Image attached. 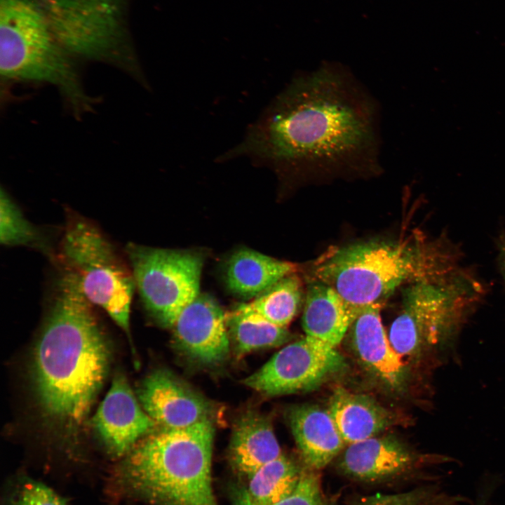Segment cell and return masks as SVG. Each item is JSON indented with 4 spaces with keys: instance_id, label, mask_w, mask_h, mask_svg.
<instances>
[{
    "instance_id": "1",
    "label": "cell",
    "mask_w": 505,
    "mask_h": 505,
    "mask_svg": "<svg viewBox=\"0 0 505 505\" xmlns=\"http://www.w3.org/2000/svg\"><path fill=\"white\" fill-rule=\"evenodd\" d=\"M381 115L375 97L346 67L326 62L297 74L217 158L246 157L286 184L381 170Z\"/></svg>"
},
{
    "instance_id": "2",
    "label": "cell",
    "mask_w": 505,
    "mask_h": 505,
    "mask_svg": "<svg viewBox=\"0 0 505 505\" xmlns=\"http://www.w3.org/2000/svg\"><path fill=\"white\" fill-rule=\"evenodd\" d=\"M36 344L34 390L45 420L73 437L88 416L108 371L109 351L93 304L62 267Z\"/></svg>"
},
{
    "instance_id": "3",
    "label": "cell",
    "mask_w": 505,
    "mask_h": 505,
    "mask_svg": "<svg viewBox=\"0 0 505 505\" xmlns=\"http://www.w3.org/2000/svg\"><path fill=\"white\" fill-rule=\"evenodd\" d=\"M212 419L154 430L125 455L117 478L152 505H218L212 483Z\"/></svg>"
},
{
    "instance_id": "4",
    "label": "cell",
    "mask_w": 505,
    "mask_h": 505,
    "mask_svg": "<svg viewBox=\"0 0 505 505\" xmlns=\"http://www.w3.org/2000/svg\"><path fill=\"white\" fill-rule=\"evenodd\" d=\"M425 252L406 243L369 241L330 251L314 269V278L333 288L351 307L380 304L406 281L430 278L453 268L450 253Z\"/></svg>"
},
{
    "instance_id": "5",
    "label": "cell",
    "mask_w": 505,
    "mask_h": 505,
    "mask_svg": "<svg viewBox=\"0 0 505 505\" xmlns=\"http://www.w3.org/2000/svg\"><path fill=\"white\" fill-rule=\"evenodd\" d=\"M73 58L55 36L39 0H0L2 79L52 85L81 116L96 101L84 89Z\"/></svg>"
},
{
    "instance_id": "6",
    "label": "cell",
    "mask_w": 505,
    "mask_h": 505,
    "mask_svg": "<svg viewBox=\"0 0 505 505\" xmlns=\"http://www.w3.org/2000/svg\"><path fill=\"white\" fill-rule=\"evenodd\" d=\"M62 267L76 278L86 297L102 309L130 336L135 284L131 268L90 220L72 215L60 242Z\"/></svg>"
},
{
    "instance_id": "7",
    "label": "cell",
    "mask_w": 505,
    "mask_h": 505,
    "mask_svg": "<svg viewBox=\"0 0 505 505\" xmlns=\"http://www.w3.org/2000/svg\"><path fill=\"white\" fill-rule=\"evenodd\" d=\"M50 28L74 58L109 63L145 87L125 27L126 0H39Z\"/></svg>"
},
{
    "instance_id": "8",
    "label": "cell",
    "mask_w": 505,
    "mask_h": 505,
    "mask_svg": "<svg viewBox=\"0 0 505 505\" xmlns=\"http://www.w3.org/2000/svg\"><path fill=\"white\" fill-rule=\"evenodd\" d=\"M126 252L144 308L160 325L173 328L200 294L202 256L134 243H128Z\"/></svg>"
},
{
    "instance_id": "9",
    "label": "cell",
    "mask_w": 505,
    "mask_h": 505,
    "mask_svg": "<svg viewBox=\"0 0 505 505\" xmlns=\"http://www.w3.org/2000/svg\"><path fill=\"white\" fill-rule=\"evenodd\" d=\"M345 365L336 348L305 336L279 350L243 383L267 396L305 392L318 387Z\"/></svg>"
},
{
    "instance_id": "10",
    "label": "cell",
    "mask_w": 505,
    "mask_h": 505,
    "mask_svg": "<svg viewBox=\"0 0 505 505\" xmlns=\"http://www.w3.org/2000/svg\"><path fill=\"white\" fill-rule=\"evenodd\" d=\"M452 460L444 455H420L391 436H374L349 444L337 466L349 478L373 483L406 476L424 466Z\"/></svg>"
},
{
    "instance_id": "11",
    "label": "cell",
    "mask_w": 505,
    "mask_h": 505,
    "mask_svg": "<svg viewBox=\"0 0 505 505\" xmlns=\"http://www.w3.org/2000/svg\"><path fill=\"white\" fill-rule=\"evenodd\" d=\"M172 328L177 349L191 362L214 367L227 358L226 314L209 295L199 294L184 309Z\"/></svg>"
},
{
    "instance_id": "12",
    "label": "cell",
    "mask_w": 505,
    "mask_h": 505,
    "mask_svg": "<svg viewBox=\"0 0 505 505\" xmlns=\"http://www.w3.org/2000/svg\"><path fill=\"white\" fill-rule=\"evenodd\" d=\"M137 395L144 410L161 427L184 428L212 419V404L166 369L149 374L140 383Z\"/></svg>"
},
{
    "instance_id": "13",
    "label": "cell",
    "mask_w": 505,
    "mask_h": 505,
    "mask_svg": "<svg viewBox=\"0 0 505 505\" xmlns=\"http://www.w3.org/2000/svg\"><path fill=\"white\" fill-rule=\"evenodd\" d=\"M140 404L126 377L116 373L92 420L96 433L112 455H126L155 429L156 423Z\"/></svg>"
},
{
    "instance_id": "14",
    "label": "cell",
    "mask_w": 505,
    "mask_h": 505,
    "mask_svg": "<svg viewBox=\"0 0 505 505\" xmlns=\"http://www.w3.org/2000/svg\"><path fill=\"white\" fill-rule=\"evenodd\" d=\"M380 304L363 308L351 323V346L360 361L392 388L402 384L404 364L392 347L380 316Z\"/></svg>"
},
{
    "instance_id": "15",
    "label": "cell",
    "mask_w": 505,
    "mask_h": 505,
    "mask_svg": "<svg viewBox=\"0 0 505 505\" xmlns=\"http://www.w3.org/2000/svg\"><path fill=\"white\" fill-rule=\"evenodd\" d=\"M288 421L309 469L318 471L325 468L346 444L328 410L314 405L295 406L290 410Z\"/></svg>"
},
{
    "instance_id": "16",
    "label": "cell",
    "mask_w": 505,
    "mask_h": 505,
    "mask_svg": "<svg viewBox=\"0 0 505 505\" xmlns=\"http://www.w3.org/2000/svg\"><path fill=\"white\" fill-rule=\"evenodd\" d=\"M304 297L302 322L305 336L336 348L361 310L349 306L333 288L316 279L307 285Z\"/></svg>"
},
{
    "instance_id": "17",
    "label": "cell",
    "mask_w": 505,
    "mask_h": 505,
    "mask_svg": "<svg viewBox=\"0 0 505 505\" xmlns=\"http://www.w3.org/2000/svg\"><path fill=\"white\" fill-rule=\"evenodd\" d=\"M282 454L269 419L255 411L243 413L234 426L229 459L234 469L248 478Z\"/></svg>"
},
{
    "instance_id": "18",
    "label": "cell",
    "mask_w": 505,
    "mask_h": 505,
    "mask_svg": "<svg viewBox=\"0 0 505 505\" xmlns=\"http://www.w3.org/2000/svg\"><path fill=\"white\" fill-rule=\"evenodd\" d=\"M328 410L348 445L376 436L395 421L392 413L374 399L343 387L335 389Z\"/></svg>"
},
{
    "instance_id": "19",
    "label": "cell",
    "mask_w": 505,
    "mask_h": 505,
    "mask_svg": "<svg viewBox=\"0 0 505 505\" xmlns=\"http://www.w3.org/2000/svg\"><path fill=\"white\" fill-rule=\"evenodd\" d=\"M294 271L291 263L244 248L229 257L225 268V283L235 295L256 297Z\"/></svg>"
},
{
    "instance_id": "20",
    "label": "cell",
    "mask_w": 505,
    "mask_h": 505,
    "mask_svg": "<svg viewBox=\"0 0 505 505\" xmlns=\"http://www.w3.org/2000/svg\"><path fill=\"white\" fill-rule=\"evenodd\" d=\"M226 325L235 352L240 356L256 350L281 346L292 338L286 327L271 323L241 304L226 314Z\"/></svg>"
},
{
    "instance_id": "21",
    "label": "cell",
    "mask_w": 505,
    "mask_h": 505,
    "mask_svg": "<svg viewBox=\"0 0 505 505\" xmlns=\"http://www.w3.org/2000/svg\"><path fill=\"white\" fill-rule=\"evenodd\" d=\"M304 467L281 454L265 464L248 479L247 497L259 505H269L289 497L297 488Z\"/></svg>"
},
{
    "instance_id": "22",
    "label": "cell",
    "mask_w": 505,
    "mask_h": 505,
    "mask_svg": "<svg viewBox=\"0 0 505 505\" xmlns=\"http://www.w3.org/2000/svg\"><path fill=\"white\" fill-rule=\"evenodd\" d=\"M303 297L299 277L290 274L241 305L275 325L286 327L299 310Z\"/></svg>"
},
{
    "instance_id": "23",
    "label": "cell",
    "mask_w": 505,
    "mask_h": 505,
    "mask_svg": "<svg viewBox=\"0 0 505 505\" xmlns=\"http://www.w3.org/2000/svg\"><path fill=\"white\" fill-rule=\"evenodd\" d=\"M0 243L6 246H32L46 249L39 230L24 215L8 192L0 191Z\"/></svg>"
},
{
    "instance_id": "24",
    "label": "cell",
    "mask_w": 505,
    "mask_h": 505,
    "mask_svg": "<svg viewBox=\"0 0 505 505\" xmlns=\"http://www.w3.org/2000/svg\"><path fill=\"white\" fill-rule=\"evenodd\" d=\"M473 501L454 494L438 484H429L397 494H376L365 497L356 505H470Z\"/></svg>"
},
{
    "instance_id": "25",
    "label": "cell",
    "mask_w": 505,
    "mask_h": 505,
    "mask_svg": "<svg viewBox=\"0 0 505 505\" xmlns=\"http://www.w3.org/2000/svg\"><path fill=\"white\" fill-rule=\"evenodd\" d=\"M234 505H259L252 502L243 489L238 491ZM269 505H325L321 478L317 471L304 466L295 490L285 499Z\"/></svg>"
},
{
    "instance_id": "26",
    "label": "cell",
    "mask_w": 505,
    "mask_h": 505,
    "mask_svg": "<svg viewBox=\"0 0 505 505\" xmlns=\"http://www.w3.org/2000/svg\"><path fill=\"white\" fill-rule=\"evenodd\" d=\"M388 337L392 347L402 359L415 357L424 349L429 348L411 316L403 308L392 322Z\"/></svg>"
},
{
    "instance_id": "27",
    "label": "cell",
    "mask_w": 505,
    "mask_h": 505,
    "mask_svg": "<svg viewBox=\"0 0 505 505\" xmlns=\"http://www.w3.org/2000/svg\"><path fill=\"white\" fill-rule=\"evenodd\" d=\"M8 505H67V503L43 483L25 478L12 491Z\"/></svg>"
},
{
    "instance_id": "28",
    "label": "cell",
    "mask_w": 505,
    "mask_h": 505,
    "mask_svg": "<svg viewBox=\"0 0 505 505\" xmlns=\"http://www.w3.org/2000/svg\"><path fill=\"white\" fill-rule=\"evenodd\" d=\"M498 483L494 477H489L485 480L478 490L473 505H489Z\"/></svg>"
},
{
    "instance_id": "29",
    "label": "cell",
    "mask_w": 505,
    "mask_h": 505,
    "mask_svg": "<svg viewBox=\"0 0 505 505\" xmlns=\"http://www.w3.org/2000/svg\"><path fill=\"white\" fill-rule=\"evenodd\" d=\"M498 260L500 271L505 283V236H503L499 242Z\"/></svg>"
}]
</instances>
